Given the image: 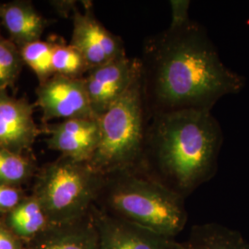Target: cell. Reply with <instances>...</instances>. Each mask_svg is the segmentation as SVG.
<instances>
[{
  "mask_svg": "<svg viewBox=\"0 0 249 249\" xmlns=\"http://www.w3.org/2000/svg\"><path fill=\"white\" fill-rule=\"evenodd\" d=\"M143 95L150 117L182 110L212 111L245 87L227 68L206 30L194 20L147 37L142 45Z\"/></svg>",
  "mask_w": 249,
  "mask_h": 249,
  "instance_id": "obj_1",
  "label": "cell"
},
{
  "mask_svg": "<svg viewBox=\"0 0 249 249\" xmlns=\"http://www.w3.org/2000/svg\"><path fill=\"white\" fill-rule=\"evenodd\" d=\"M223 142L222 127L212 111L155 115L136 172L187 198L216 175Z\"/></svg>",
  "mask_w": 249,
  "mask_h": 249,
  "instance_id": "obj_2",
  "label": "cell"
},
{
  "mask_svg": "<svg viewBox=\"0 0 249 249\" xmlns=\"http://www.w3.org/2000/svg\"><path fill=\"white\" fill-rule=\"evenodd\" d=\"M183 196L136 171L104 175L95 206L116 219L174 237L188 215Z\"/></svg>",
  "mask_w": 249,
  "mask_h": 249,
  "instance_id": "obj_3",
  "label": "cell"
},
{
  "mask_svg": "<svg viewBox=\"0 0 249 249\" xmlns=\"http://www.w3.org/2000/svg\"><path fill=\"white\" fill-rule=\"evenodd\" d=\"M98 120L100 143L89 165L103 175L138 171L151 120L144 101L142 72Z\"/></svg>",
  "mask_w": 249,
  "mask_h": 249,
  "instance_id": "obj_4",
  "label": "cell"
},
{
  "mask_svg": "<svg viewBox=\"0 0 249 249\" xmlns=\"http://www.w3.org/2000/svg\"><path fill=\"white\" fill-rule=\"evenodd\" d=\"M104 175L89 162L59 156L37 171L31 195L42 206L50 225L78 222L89 215Z\"/></svg>",
  "mask_w": 249,
  "mask_h": 249,
  "instance_id": "obj_5",
  "label": "cell"
},
{
  "mask_svg": "<svg viewBox=\"0 0 249 249\" xmlns=\"http://www.w3.org/2000/svg\"><path fill=\"white\" fill-rule=\"evenodd\" d=\"M83 12L77 9L73 13V31L71 45L80 51L89 69L126 56L124 43L104 26L96 18L92 3L82 1Z\"/></svg>",
  "mask_w": 249,
  "mask_h": 249,
  "instance_id": "obj_6",
  "label": "cell"
},
{
  "mask_svg": "<svg viewBox=\"0 0 249 249\" xmlns=\"http://www.w3.org/2000/svg\"><path fill=\"white\" fill-rule=\"evenodd\" d=\"M43 121L96 117L89 105L84 78L72 79L53 75L36 89V102Z\"/></svg>",
  "mask_w": 249,
  "mask_h": 249,
  "instance_id": "obj_7",
  "label": "cell"
},
{
  "mask_svg": "<svg viewBox=\"0 0 249 249\" xmlns=\"http://www.w3.org/2000/svg\"><path fill=\"white\" fill-rule=\"evenodd\" d=\"M142 72L140 58L126 56L90 70L84 77L93 115L99 117L128 89Z\"/></svg>",
  "mask_w": 249,
  "mask_h": 249,
  "instance_id": "obj_8",
  "label": "cell"
},
{
  "mask_svg": "<svg viewBox=\"0 0 249 249\" xmlns=\"http://www.w3.org/2000/svg\"><path fill=\"white\" fill-rule=\"evenodd\" d=\"M91 214L99 234V249H183L174 237L116 219L95 205Z\"/></svg>",
  "mask_w": 249,
  "mask_h": 249,
  "instance_id": "obj_9",
  "label": "cell"
},
{
  "mask_svg": "<svg viewBox=\"0 0 249 249\" xmlns=\"http://www.w3.org/2000/svg\"><path fill=\"white\" fill-rule=\"evenodd\" d=\"M48 135V148L60 152V156L79 162H89L100 143L98 117H82L46 124L42 128Z\"/></svg>",
  "mask_w": 249,
  "mask_h": 249,
  "instance_id": "obj_10",
  "label": "cell"
},
{
  "mask_svg": "<svg viewBox=\"0 0 249 249\" xmlns=\"http://www.w3.org/2000/svg\"><path fill=\"white\" fill-rule=\"evenodd\" d=\"M35 105L0 91V147L17 153H31L42 128L34 119Z\"/></svg>",
  "mask_w": 249,
  "mask_h": 249,
  "instance_id": "obj_11",
  "label": "cell"
},
{
  "mask_svg": "<svg viewBox=\"0 0 249 249\" xmlns=\"http://www.w3.org/2000/svg\"><path fill=\"white\" fill-rule=\"evenodd\" d=\"M29 249H99V234L91 210L78 222L50 225L28 244Z\"/></svg>",
  "mask_w": 249,
  "mask_h": 249,
  "instance_id": "obj_12",
  "label": "cell"
},
{
  "mask_svg": "<svg viewBox=\"0 0 249 249\" xmlns=\"http://www.w3.org/2000/svg\"><path fill=\"white\" fill-rule=\"evenodd\" d=\"M0 19L9 33V40L18 48L41 40L48 24L32 2L20 0L2 4Z\"/></svg>",
  "mask_w": 249,
  "mask_h": 249,
  "instance_id": "obj_13",
  "label": "cell"
},
{
  "mask_svg": "<svg viewBox=\"0 0 249 249\" xmlns=\"http://www.w3.org/2000/svg\"><path fill=\"white\" fill-rule=\"evenodd\" d=\"M0 216L9 230L27 245L50 226L42 206L31 194L9 213Z\"/></svg>",
  "mask_w": 249,
  "mask_h": 249,
  "instance_id": "obj_14",
  "label": "cell"
},
{
  "mask_svg": "<svg viewBox=\"0 0 249 249\" xmlns=\"http://www.w3.org/2000/svg\"><path fill=\"white\" fill-rule=\"evenodd\" d=\"M183 249H249V242L239 231L220 223L195 224L191 227Z\"/></svg>",
  "mask_w": 249,
  "mask_h": 249,
  "instance_id": "obj_15",
  "label": "cell"
},
{
  "mask_svg": "<svg viewBox=\"0 0 249 249\" xmlns=\"http://www.w3.org/2000/svg\"><path fill=\"white\" fill-rule=\"evenodd\" d=\"M38 169L31 153H17L0 147V185L23 187L34 181Z\"/></svg>",
  "mask_w": 249,
  "mask_h": 249,
  "instance_id": "obj_16",
  "label": "cell"
},
{
  "mask_svg": "<svg viewBox=\"0 0 249 249\" xmlns=\"http://www.w3.org/2000/svg\"><path fill=\"white\" fill-rule=\"evenodd\" d=\"M52 68L53 75L81 79L90 71L83 55L73 45L53 41Z\"/></svg>",
  "mask_w": 249,
  "mask_h": 249,
  "instance_id": "obj_17",
  "label": "cell"
},
{
  "mask_svg": "<svg viewBox=\"0 0 249 249\" xmlns=\"http://www.w3.org/2000/svg\"><path fill=\"white\" fill-rule=\"evenodd\" d=\"M53 41H42L27 44L19 48L23 63L27 65L42 84L53 76L52 68Z\"/></svg>",
  "mask_w": 249,
  "mask_h": 249,
  "instance_id": "obj_18",
  "label": "cell"
},
{
  "mask_svg": "<svg viewBox=\"0 0 249 249\" xmlns=\"http://www.w3.org/2000/svg\"><path fill=\"white\" fill-rule=\"evenodd\" d=\"M23 65L18 46L0 35V91L14 88Z\"/></svg>",
  "mask_w": 249,
  "mask_h": 249,
  "instance_id": "obj_19",
  "label": "cell"
},
{
  "mask_svg": "<svg viewBox=\"0 0 249 249\" xmlns=\"http://www.w3.org/2000/svg\"><path fill=\"white\" fill-rule=\"evenodd\" d=\"M28 196L23 187L0 185V215L9 213Z\"/></svg>",
  "mask_w": 249,
  "mask_h": 249,
  "instance_id": "obj_20",
  "label": "cell"
},
{
  "mask_svg": "<svg viewBox=\"0 0 249 249\" xmlns=\"http://www.w3.org/2000/svg\"><path fill=\"white\" fill-rule=\"evenodd\" d=\"M189 0H171V23L169 29H179L186 26L192 19L189 18Z\"/></svg>",
  "mask_w": 249,
  "mask_h": 249,
  "instance_id": "obj_21",
  "label": "cell"
},
{
  "mask_svg": "<svg viewBox=\"0 0 249 249\" xmlns=\"http://www.w3.org/2000/svg\"><path fill=\"white\" fill-rule=\"evenodd\" d=\"M0 249H29L28 245L17 237L5 225L0 216Z\"/></svg>",
  "mask_w": 249,
  "mask_h": 249,
  "instance_id": "obj_22",
  "label": "cell"
},
{
  "mask_svg": "<svg viewBox=\"0 0 249 249\" xmlns=\"http://www.w3.org/2000/svg\"><path fill=\"white\" fill-rule=\"evenodd\" d=\"M53 7H54L57 13L62 15L63 17H69L71 13H74L77 9V2L76 1H53L51 2Z\"/></svg>",
  "mask_w": 249,
  "mask_h": 249,
  "instance_id": "obj_23",
  "label": "cell"
},
{
  "mask_svg": "<svg viewBox=\"0 0 249 249\" xmlns=\"http://www.w3.org/2000/svg\"><path fill=\"white\" fill-rule=\"evenodd\" d=\"M1 9H2V4H0V15H1Z\"/></svg>",
  "mask_w": 249,
  "mask_h": 249,
  "instance_id": "obj_24",
  "label": "cell"
}]
</instances>
